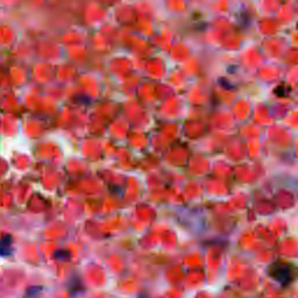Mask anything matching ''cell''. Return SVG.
Instances as JSON below:
<instances>
[{
	"label": "cell",
	"mask_w": 298,
	"mask_h": 298,
	"mask_svg": "<svg viewBox=\"0 0 298 298\" xmlns=\"http://www.w3.org/2000/svg\"><path fill=\"white\" fill-rule=\"evenodd\" d=\"M41 288H38V286H34V288H30V290L27 292V296L28 298H36L38 292H41Z\"/></svg>",
	"instance_id": "3"
},
{
	"label": "cell",
	"mask_w": 298,
	"mask_h": 298,
	"mask_svg": "<svg viewBox=\"0 0 298 298\" xmlns=\"http://www.w3.org/2000/svg\"><path fill=\"white\" fill-rule=\"evenodd\" d=\"M12 253V236H5L0 240V255L8 256Z\"/></svg>",
	"instance_id": "2"
},
{
	"label": "cell",
	"mask_w": 298,
	"mask_h": 298,
	"mask_svg": "<svg viewBox=\"0 0 298 298\" xmlns=\"http://www.w3.org/2000/svg\"><path fill=\"white\" fill-rule=\"evenodd\" d=\"M138 298H148V296L146 295V294H142V295H140Z\"/></svg>",
	"instance_id": "4"
},
{
	"label": "cell",
	"mask_w": 298,
	"mask_h": 298,
	"mask_svg": "<svg viewBox=\"0 0 298 298\" xmlns=\"http://www.w3.org/2000/svg\"><path fill=\"white\" fill-rule=\"evenodd\" d=\"M270 275L278 283L286 286L292 280V269L288 264H272V267L270 268Z\"/></svg>",
	"instance_id": "1"
}]
</instances>
